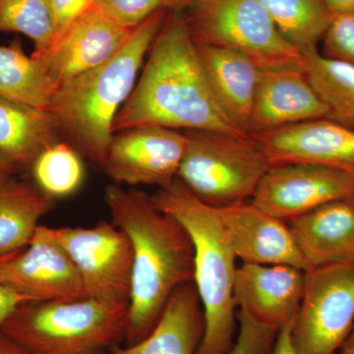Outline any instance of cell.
<instances>
[{
    "label": "cell",
    "mask_w": 354,
    "mask_h": 354,
    "mask_svg": "<svg viewBox=\"0 0 354 354\" xmlns=\"http://www.w3.org/2000/svg\"><path fill=\"white\" fill-rule=\"evenodd\" d=\"M95 1V0H48L57 34L81 14L94 6Z\"/></svg>",
    "instance_id": "4dcf8cb0"
},
{
    "label": "cell",
    "mask_w": 354,
    "mask_h": 354,
    "mask_svg": "<svg viewBox=\"0 0 354 354\" xmlns=\"http://www.w3.org/2000/svg\"><path fill=\"white\" fill-rule=\"evenodd\" d=\"M354 328V264L305 272L293 325L297 354H335Z\"/></svg>",
    "instance_id": "ba28073f"
},
{
    "label": "cell",
    "mask_w": 354,
    "mask_h": 354,
    "mask_svg": "<svg viewBox=\"0 0 354 354\" xmlns=\"http://www.w3.org/2000/svg\"><path fill=\"white\" fill-rule=\"evenodd\" d=\"M236 258L245 264L288 265L307 271L304 257L285 221L252 203L216 208Z\"/></svg>",
    "instance_id": "2e32d148"
},
{
    "label": "cell",
    "mask_w": 354,
    "mask_h": 354,
    "mask_svg": "<svg viewBox=\"0 0 354 354\" xmlns=\"http://www.w3.org/2000/svg\"><path fill=\"white\" fill-rule=\"evenodd\" d=\"M321 43L324 57L354 66V13L334 16Z\"/></svg>",
    "instance_id": "f546056e"
},
{
    "label": "cell",
    "mask_w": 354,
    "mask_h": 354,
    "mask_svg": "<svg viewBox=\"0 0 354 354\" xmlns=\"http://www.w3.org/2000/svg\"><path fill=\"white\" fill-rule=\"evenodd\" d=\"M0 279L27 302L87 298L75 265L46 225H39L22 250L3 256Z\"/></svg>",
    "instance_id": "30bf717a"
},
{
    "label": "cell",
    "mask_w": 354,
    "mask_h": 354,
    "mask_svg": "<svg viewBox=\"0 0 354 354\" xmlns=\"http://www.w3.org/2000/svg\"><path fill=\"white\" fill-rule=\"evenodd\" d=\"M288 225L307 271L354 264V194L325 203Z\"/></svg>",
    "instance_id": "ac0fdd59"
},
{
    "label": "cell",
    "mask_w": 354,
    "mask_h": 354,
    "mask_svg": "<svg viewBox=\"0 0 354 354\" xmlns=\"http://www.w3.org/2000/svg\"><path fill=\"white\" fill-rule=\"evenodd\" d=\"M239 330L236 342L227 354H270L278 335V328L254 320L239 309Z\"/></svg>",
    "instance_id": "f1b7e54d"
},
{
    "label": "cell",
    "mask_w": 354,
    "mask_h": 354,
    "mask_svg": "<svg viewBox=\"0 0 354 354\" xmlns=\"http://www.w3.org/2000/svg\"><path fill=\"white\" fill-rule=\"evenodd\" d=\"M32 171L39 189L55 199L75 193L85 176L78 151L69 144L58 141L39 153Z\"/></svg>",
    "instance_id": "484cf974"
},
{
    "label": "cell",
    "mask_w": 354,
    "mask_h": 354,
    "mask_svg": "<svg viewBox=\"0 0 354 354\" xmlns=\"http://www.w3.org/2000/svg\"><path fill=\"white\" fill-rule=\"evenodd\" d=\"M118 133L102 167L114 183L164 188L176 180L187 145L185 133L156 125Z\"/></svg>",
    "instance_id": "8fae6325"
},
{
    "label": "cell",
    "mask_w": 354,
    "mask_h": 354,
    "mask_svg": "<svg viewBox=\"0 0 354 354\" xmlns=\"http://www.w3.org/2000/svg\"><path fill=\"white\" fill-rule=\"evenodd\" d=\"M147 125L245 135L216 102L183 12H167L141 76L114 120L113 131Z\"/></svg>",
    "instance_id": "6da1fadb"
},
{
    "label": "cell",
    "mask_w": 354,
    "mask_h": 354,
    "mask_svg": "<svg viewBox=\"0 0 354 354\" xmlns=\"http://www.w3.org/2000/svg\"><path fill=\"white\" fill-rule=\"evenodd\" d=\"M0 354H30L0 330Z\"/></svg>",
    "instance_id": "d590c367"
},
{
    "label": "cell",
    "mask_w": 354,
    "mask_h": 354,
    "mask_svg": "<svg viewBox=\"0 0 354 354\" xmlns=\"http://www.w3.org/2000/svg\"><path fill=\"white\" fill-rule=\"evenodd\" d=\"M194 2V0H162L164 7L174 12H183Z\"/></svg>",
    "instance_id": "8d00e7d4"
},
{
    "label": "cell",
    "mask_w": 354,
    "mask_h": 354,
    "mask_svg": "<svg viewBox=\"0 0 354 354\" xmlns=\"http://www.w3.org/2000/svg\"><path fill=\"white\" fill-rule=\"evenodd\" d=\"M354 194V178L321 165H271L261 179L252 204L279 220L291 221L325 203Z\"/></svg>",
    "instance_id": "7c38bea8"
},
{
    "label": "cell",
    "mask_w": 354,
    "mask_h": 354,
    "mask_svg": "<svg viewBox=\"0 0 354 354\" xmlns=\"http://www.w3.org/2000/svg\"><path fill=\"white\" fill-rule=\"evenodd\" d=\"M196 46L218 106L239 131L249 135L259 67L239 50L200 43Z\"/></svg>",
    "instance_id": "d6986e66"
},
{
    "label": "cell",
    "mask_w": 354,
    "mask_h": 354,
    "mask_svg": "<svg viewBox=\"0 0 354 354\" xmlns=\"http://www.w3.org/2000/svg\"><path fill=\"white\" fill-rule=\"evenodd\" d=\"M48 111L0 95V152L18 167H32L44 149L57 142Z\"/></svg>",
    "instance_id": "44dd1931"
},
{
    "label": "cell",
    "mask_w": 354,
    "mask_h": 354,
    "mask_svg": "<svg viewBox=\"0 0 354 354\" xmlns=\"http://www.w3.org/2000/svg\"><path fill=\"white\" fill-rule=\"evenodd\" d=\"M185 134L187 145L177 179L192 194L215 208L252 198L271 167L258 140L216 131Z\"/></svg>",
    "instance_id": "8992f818"
},
{
    "label": "cell",
    "mask_w": 354,
    "mask_h": 354,
    "mask_svg": "<svg viewBox=\"0 0 354 354\" xmlns=\"http://www.w3.org/2000/svg\"><path fill=\"white\" fill-rule=\"evenodd\" d=\"M204 314L193 281L179 286L153 330L141 341L114 346L111 354H196L204 335Z\"/></svg>",
    "instance_id": "ffe728a7"
},
{
    "label": "cell",
    "mask_w": 354,
    "mask_h": 354,
    "mask_svg": "<svg viewBox=\"0 0 354 354\" xmlns=\"http://www.w3.org/2000/svg\"><path fill=\"white\" fill-rule=\"evenodd\" d=\"M283 37L302 55L318 50L332 21L324 0H260Z\"/></svg>",
    "instance_id": "cb8c5ba5"
},
{
    "label": "cell",
    "mask_w": 354,
    "mask_h": 354,
    "mask_svg": "<svg viewBox=\"0 0 354 354\" xmlns=\"http://www.w3.org/2000/svg\"><path fill=\"white\" fill-rule=\"evenodd\" d=\"M104 201L113 223L131 244L125 342L132 344L153 330L172 293L194 279V247L183 223L143 191L111 184L104 190Z\"/></svg>",
    "instance_id": "7a4b0ae2"
},
{
    "label": "cell",
    "mask_w": 354,
    "mask_h": 354,
    "mask_svg": "<svg viewBox=\"0 0 354 354\" xmlns=\"http://www.w3.org/2000/svg\"><path fill=\"white\" fill-rule=\"evenodd\" d=\"M0 32L25 35L34 43L32 57L43 55L57 34L48 0H0Z\"/></svg>",
    "instance_id": "4316f807"
},
{
    "label": "cell",
    "mask_w": 354,
    "mask_h": 354,
    "mask_svg": "<svg viewBox=\"0 0 354 354\" xmlns=\"http://www.w3.org/2000/svg\"><path fill=\"white\" fill-rule=\"evenodd\" d=\"M82 279L88 298L129 305L132 248L127 234L113 223L91 227H50Z\"/></svg>",
    "instance_id": "9c48e42d"
},
{
    "label": "cell",
    "mask_w": 354,
    "mask_h": 354,
    "mask_svg": "<svg viewBox=\"0 0 354 354\" xmlns=\"http://www.w3.org/2000/svg\"><path fill=\"white\" fill-rule=\"evenodd\" d=\"M324 1L333 17L354 13V0H324Z\"/></svg>",
    "instance_id": "836d02e7"
},
{
    "label": "cell",
    "mask_w": 354,
    "mask_h": 354,
    "mask_svg": "<svg viewBox=\"0 0 354 354\" xmlns=\"http://www.w3.org/2000/svg\"><path fill=\"white\" fill-rule=\"evenodd\" d=\"M183 16L196 43L241 51L260 69L304 64L260 0H194Z\"/></svg>",
    "instance_id": "52a82bcc"
},
{
    "label": "cell",
    "mask_w": 354,
    "mask_h": 354,
    "mask_svg": "<svg viewBox=\"0 0 354 354\" xmlns=\"http://www.w3.org/2000/svg\"><path fill=\"white\" fill-rule=\"evenodd\" d=\"M160 9L132 30L108 62L57 87L48 113L58 132L91 162L104 167L113 137V123L137 83L144 58L164 25Z\"/></svg>",
    "instance_id": "3957f363"
},
{
    "label": "cell",
    "mask_w": 354,
    "mask_h": 354,
    "mask_svg": "<svg viewBox=\"0 0 354 354\" xmlns=\"http://www.w3.org/2000/svg\"><path fill=\"white\" fill-rule=\"evenodd\" d=\"M271 165L304 162L329 167L354 178V128L328 118L250 135Z\"/></svg>",
    "instance_id": "5bb4252c"
},
{
    "label": "cell",
    "mask_w": 354,
    "mask_h": 354,
    "mask_svg": "<svg viewBox=\"0 0 354 354\" xmlns=\"http://www.w3.org/2000/svg\"><path fill=\"white\" fill-rule=\"evenodd\" d=\"M341 354H354V328L342 346Z\"/></svg>",
    "instance_id": "74e56055"
},
{
    "label": "cell",
    "mask_w": 354,
    "mask_h": 354,
    "mask_svg": "<svg viewBox=\"0 0 354 354\" xmlns=\"http://www.w3.org/2000/svg\"><path fill=\"white\" fill-rule=\"evenodd\" d=\"M17 165L14 164L10 158L0 152V185L11 179V176L17 171Z\"/></svg>",
    "instance_id": "e575fe53"
},
{
    "label": "cell",
    "mask_w": 354,
    "mask_h": 354,
    "mask_svg": "<svg viewBox=\"0 0 354 354\" xmlns=\"http://www.w3.org/2000/svg\"><path fill=\"white\" fill-rule=\"evenodd\" d=\"M131 32L92 6L57 34L50 48L36 58L43 62L57 88L74 77L108 62Z\"/></svg>",
    "instance_id": "4fadbf2b"
},
{
    "label": "cell",
    "mask_w": 354,
    "mask_h": 354,
    "mask_svg": "<svg viewBox=\"0 0 354 354\" xmlns=\"http://www.w3.org/2000/svg\"><path fill=\"white\" fill-rule=\"evenodd\" d=\"M3 256H0L1 261ZM24 298L2 283L0 279V327L20 305L26 304Z\"/></svg>",
    "instance_id": "1f68e13d"
},
{
    "label": "cell",
    "mask_w": 354,
    "mask_h": 354,
    "mask_svg": "<svg viewBox=\"0 0 354 354\" xmlns=\"http://www.w3.org/2000/svg\"><path fill=\"white\" fill-rule=\"evenodd\" d=\"M304 67L310 82L329 109L328 118L354 128V66L315 50L304 55Z\"/></svg>",
    "instance_id": "d4e9b609"
},
{
    "label": "cell",
    "mask_w": 354,
    "mask_h": 354,
    "mask_svg": "<svg viewBox=\"0 0 354 354\" xmlns=\"http://www.w3.org/2000/svg\"><path fill=\"white\" fill-rule=\"evenodd\" d=\"M94 7L109 19L129 30L165 8L162 0H95Z\"/></svg>",
    "instance_id": "83f0119b"
},
{
    "label": "cell",
    "mask_w": 354,
    "mask_h": 354,
    "mask_svg": "<svg viewBox=\"0 0 354 354\" xmlns=\"http://www.w3.org/2000/svg\"><path fill=\"white\" fill-rule=\"evenodd\" d=\"M128 304L92 298L26 302L0 330L30 354H86L125 342Z\"/></svg>",
    "instance_id": "5b68a950"
},
{
    "label": "cell",
    "mask_w": 354,
    "mask_h": 354,
    "mask_svg": "<svg viewBox=\"0 0 354 354\" xmlns=\"http://www.w3.org/2000/svg\"><path fill=\"white\" fill-rule=\"evenodd\" d=\"M86 354H106V351H93V353Z\"/></svg>",
    "instance_id": "f35d334b"
},
{
    "label": "cell",
    "mask_w": 354,
    "mask_h": 354,
    "mask_svg": "<svg viewBox=\"0 0 354 354\" xmlns=\"http://www.w3.org/2000/svg\"><path fill=\"white\" fill-rule=\"evenodd\" d=\"M304 65L260 69L249 135L328 118Z\"/></svg>",
    "instance_id": "9a60e30c"
},
{
    "label": "cell",
    "mask_w": 354,
    "mask_h": 354,
    "mask_svg": "<svg viewBox=\"0 0 354 354\" xmlns=\"http://www.w3.org/2000/svg\"><path fill=\"white\" fill-rule=\"evenodd\" d=\"M55 90L43 62L29 57L20 39L0 44V95L48 111Z\"/></svg>",
    "instance_id": "603a6c76"
},
{
    "label": "cell",
    "mask_w": 354,
    "mask_h": 354,
    "mask_svg": "<svg viewBox=\"0 0 354 354\" xmlns=\"http://www.w3.org/2000/svg\"><path fill=\"white\" fill-rule=\"evenodd\" d=\"M158 208L183 223L194 247V283L205 329L196 354H227L234 346V249L215 207L205 204L178 179L152 196Z\"/></svg>",
    "instance_id": "277c9868"
},
{
    "label": "cell",
    "mask_w": 354,
    "mask_h": 354,
    "mask_svg": "<svg viewBox=\"0 0 354 354\" xmlns=\"http://www.w3.org/2000/svg\"><path fill=\"white\" fill-rule=\"evenodd\" d=\"M304 286V270L243 263L235 272V304L257 322L279 329L297 315Z\"/></svg>",
    "instance_id": "e0dca14e"
},
{
    "label": "cell",
    "mask_w": 354,
    "mask_h": 354,
    "mask_svg": "<svg viewBox=\"0 0 354 354\" xmlns=\"http://www.w3.org/2000/svg\"><path fill=\"white\" fill-rule=\"evenodd\" d=\"M295 317L279 328L276 341H274L271 353L270 354H297L295 344H293L292 337Z\"/></svg>",
    "instance_id": "d6a6232c"
},
{
    "label": "cell",
    "mask_w": 354,
    "mask_h": 354,
    "mask_svg": "<svg viewBox=\"0 0 354 354\" xmlns=\"http://www.w3.org/2000/svg\"><path fill=\"white\" fill-rule=\"evenodd\" d=\"M55 207V198L38 186L7 180L0 185V256L22 250L39 221Z\"/></svg>",
    "instance_id": "7402d4cb"
}]
</instances>
